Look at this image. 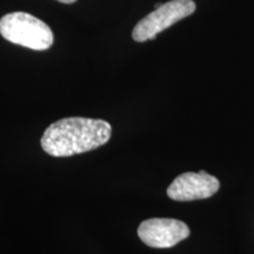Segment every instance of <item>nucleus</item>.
I'll return each instance as SVG.
<instances>
[{"label": "nucleus", "instance_id": "7ed1b4c3", "mask_svg": "<svg viewBox=\"0 0 254 254\" xmlns=\"http://www.w3.org/2000/svg\"><path fill=\"white\" fill-rule=\"evenodd\" d=\"M195 11L193 0H171L147 14L135 25L132 38L138 43L154 39L160 32L172 26Z\"/></svg>", "mask_w": 254, "mask_h": 254}, {"label": "nucleus", "instance_id": "423d86ee", "mask_svg": "<svg viewBox=\"0 0 254 254\" xmlns=\"http://www.w3.org/2000/svg\"><path fill=\"white\" fill-rule=\"evenodd\" d=\"M57 1L63 2V4H72V2H75L77 0H57Z\"/></svg>", "mask_w": 254, "mask_h": 254}, {"label": "nucleus", "instance_id": "20e7f679", "mask_svg": "<svg viewBox=\"0 0 254 254\" xmlns=\"http://www.w3.org/2000/svg\"><path fill=\"white\" fill-rule=\"evenodd\" d=\"M189 236V226L178 219L152 218L142 221L138 227L140 240L153 249H170Z\"/></svg>", "mask_w": 254, "mask_h": 254}, {"label": "nucleus", "instance_id": "f03ea898", "mask_svg": "<svg viewBox=\"0 0 254 254\" xmlns=\"http://www.w3.org/2000/svg\"><path fill=\"white\" fill-rule=\"evenodd\" d=\"M0 34L15 45L34 51L49 50L55 43L49 25L25 12H13L0 19Z\"/></svg>", "mask_w": 254, "mask_h": 254}, {"label": "nucleus", "instance_id": "f257e3e1", "mask_svg": "<svg viewBox=\"0 0 254 254\" xmlns=\"http://www.w3.org/2000/svg\"><path fill=\"white\" fill-rule=\"evenodd\" d=\"M112 126L101 119L71 117L51 124L41 136V147L57 158L93 151L111 139Z\"/></svg>", "mask_w": 254, "mask_h": 254}, {"label": "nucleus", "instance_id": "0eeeda50", "mask_svg": "<svg viewBox=\"0 0 254 254\" xmlns=\"http://www.w3.org/2000/svg\"><path fill=\"white\" fill-rule=\"evenodd\" d=\"M161 5H163V4H161V2H157V4L154 5V9H155V8H159Z\"/></svg>", "mask_w": 254, "mask_h": 254}, {"label": "nucleus", "instance_id": "39448f33", "mask_svg": "<svg viewBox=\"0 0 254 254\" xmlns=\"http://www.w3.org/2000/svg\"><path fill=\"white\" fill-rule=\"evenodd\" d=\"M220 184L217 178L205 171L180 174L168 186L167 195L176 201L206 199L218 192Z\"/></svg>", "mask_w": 254, "mask_h": 254}]
</instances>
